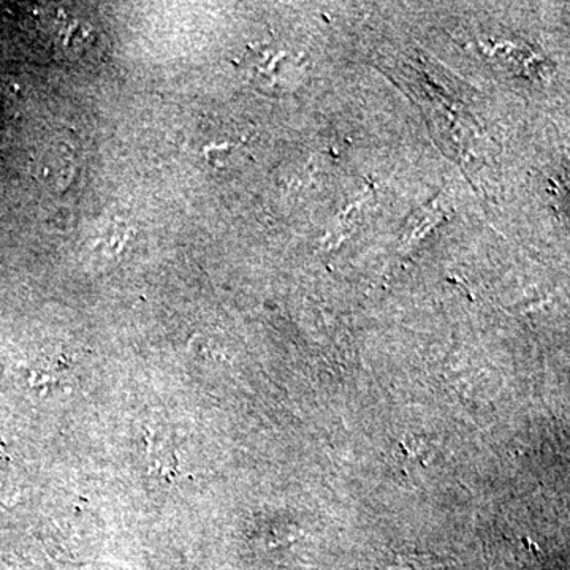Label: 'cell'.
<instances>
[{"label": "cell", "mask_w": 570, "mask_h": 570, "mask_svg": "<svg viewBox=\"0 0 570 570\" xmlns=\"http://www.w3.org/2000/svg\"><path fill=\"white\" fill-rule=\"evenodd\" d=\"M50 28L51 43L56 50L71 58L92 56L97 45V32L89 21L73 17L66 10H51Z\"/></svg>", "instance_id": "obj_1"}]
</instances>
